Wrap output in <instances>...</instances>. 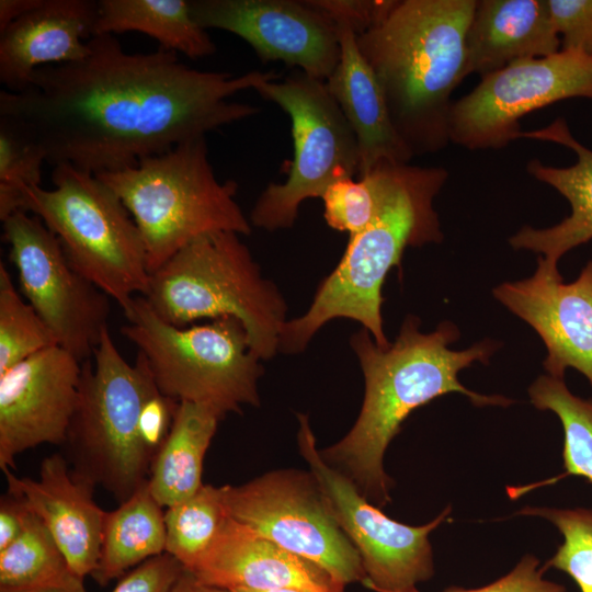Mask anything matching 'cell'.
I'll return each mask as SVG.
<instances>
[{
	"instance_id": "6da1fadb",
	"label": "cell",
	"mask_w": 592,
	"mask_h": 592,
	"mask_svg": "<svg viewBox=\"0 0 592 592\" xmlns=\"http://www.w3.org/2000/svg\"><path fill=\"white\" fill-rule=\"evenodd\" d=\"M88 46L78 61L34 70L24 90L0 91V117L31 137L46 162L93 174L258 114L230 98L278 79L274 71L197 70L161 48L126 53L113 34L94 35Z\"/></svg>"
},
{
	"instance_id": "7a4b0ae2",
	"label": "cell",
	"mask_w": 592,
	"mask_h": 592,
	"mask_svg": "<svg viewBox=\"0 0 592 592\" xmlns=\"http://www.w3.org/2000/svg\"><path fill=\"white\" fill-rule=\"evenodd\" d=\"M420 320L408 316L394 343L378 346L366 329L350 339L364 375L360 414L344 437L320 451L323 460L346 476L373 504L390 501L392 479L385 473L384 455L408 415L449 392H459L478 407L513 403L500 395H480L460 384L458 373L474 362L488 364L498 344L483 340L463 351L448 348L459 337L451 321L431 333L419 330Z\"/></svg>"
},
{
	"instance_id": "3957f363",
	"label": "cell",
	"mask_w": 592,
	"mask_h": 592,
	"mask_svg": "<svg viewBox=\"0 0 592 592\" xmlns=\"http://www.w3.org/2000/svg\"><path fill=\"white\" fill-rule=\"evenodd\" d=\"M476 0H397L356 35L384 94L391 123L413 156L451 141V95L467 77L466 34Z\"/></svg>"
},
{
	"instance_id": "277c9868",
	"label": "cell",
	"mask_w": 592,
	"mask_h": 592,
	"mask_svg": "<svg viewBox=\"0 0 592 592\" xmlns=\"http://www.w3.org/2000/svg\"><path fill=\"white\" fill-rule=\"evenodd\" d=\"M447 177L444 168L412 166L380 215L363 231L350 236L344 254L320 283L307 311L284 323L278 352L304 351L316 332L335 318L358 321L378 346L390 344L382 318L384 281L391 267L401 266L407 247L442 241L433 201Z\"/></svg>"
},
{
	"instance_id": "5b68a950",
	"label": "cell",
	"mask_w": 592,
	"mask_h": 592,
	"mask_svg": "<svg viewBox=\"0 0 592 592\" xmlns=\"http://www.w3.org/2000/svg\"><path fill=\"white\" fill-rule=\"evenodd\" d=\"M95 175L121 198L136 223L150 274L201 236L251 234L250 220L236 201L238 184L218 181L205 136Z\"/></svg>"
},
{
	"instance_id": "8992f818",
	"label": "cell",
	"mask_w": 592,
	"mask_h": 592,
	"mask_svg": "<svg viewBox=\"0 0 592 592\" xmlns=\"http://www.w3.org/2000/svg\"><path fill=\"white\" fill-rule=\"evenodd\" d=\"M166 322L187 327L200 319L232 317L246 328L252 352L270 360L287 305L277 286L264 278L239 235L201 236L150 274L144 296Z\"/></svg>"
},
{
	"instance_id": "52a82bcc",
	"label": "cell",
	"mask_w": 592,
	"mask_h": 592,
	"mask_svg": "<svg viewBox=\"0 0 592 592\" xmlns=\"http://www.w3.org/2000/svg\"><path fill=\"white\" fill-rule=\"evenodd\" d=\"M54 187H25L20 212L32 213L58 238L71 266L125 311L145 296L150 273L139 229L121 198L95 174L54 166Z\"/></svg>"
},
{
	"instance_id": "ba28073f",
	"label": "cell",
	"mask_w": 592,
	"mask_h": 592,
	"mask_svg": "<svg viewBox=\"0 0 592 592\" xmlns=\"http://www.w3.org/2000/svg\"><path fill=\"white\" fill-rule=\"evenodd\" d=\"M123 335L149 366L158 388L178 400L212 407L223 417L258 407L261 361L251 350L244 326L223 317L204 325L177 327L162 320L144 296L124 311Z\"/></svg>"
},
{
	"instance_id": "9c48e42d",
	"label": "cell",
	"mask_w": 592,
	"mask_h": 592,
	"mask_svg": "<svg viewBox=\"0 0 592 592\" xmlns=\"http://www.w3.org/2000/svg\"><path fill=\"white\" fill-rule=\"evenodd\" d=\"M93 357V364L82 362L78 406L62 445L76 476L122 503L149 477L139 419L155 379L141 353L134 365L124 360L109 329Z\"/></svg>"
},
{
	"instance_id": "30bf717a",
	"label": "cell",
	"mask_w": 592,
	"mask_h": 592,
	"mask_svg": "<svg viewBox=\"0 0 592 592\" xmlns=\"http://www.w3.org/2000/svg\"><path fill=\"white\" fill-rule=\"evenodd\" d=\"M254 91L288 115L294 152L284 164L285 182L269 183L249 220L269 231L291 228L304 201L321 198L335 181L358 175L357 140L322 80L296 70L283 81L261 83Z\"/></svg>"
},
{
	"instance_id": "8fae6325",
	"label": "cell",
	"mask_w": 592,
	"mask_h": 592,
	"mask_svg": "<svg viewBox=\"0 0 592 592\" xmlns=\"http://www.w3.org/2000/svg\"><path fill=\"white\" fill-rule=\"evenodd\" d=\"M221 489L226 512L234 521L317 563L344 585L364 581L361 557L310 470L270 471Z\"/></svg>"
},
{
	"instance_id": "7c38bea8",
	"label": "cell",
	"mask_w": 592,
	"mask_h": 592,
	"mask_svg": "<svg viewBox=\"0 0 592 592\" xmlns=\"http://www.w3.org/2000/svg\"><path fill=\"white\" fill-rule=\"evenodd\" d=\"M298 447L325 494L338 525L356 548L375 592H405L434 574L431 532L449 517L445 508L431 522L412 526L387 516L342 473L327 464L316 445L308 417L298 414Z\"/></svg>"
},
{
	"instance_id": "4fadbf2b",
	"label": "cell",
	"mask_w": 592,
	"mask_h": 592,
	"mask_svg": "<svg viewBox=\"0 0 592 592\" xmlns=\"http://www.w3.org/2000/svg\"><path fill=\"white\" fill-rule=\"evenodd\" d=\"M570 98L592 100V55L560 49L513 61L453 102L449 141L469 150L503 148L519 139L524 115Z\"/></svg>"
},
{
	"instance_id": "5bb4252c",
	"label": "cell",
	"mask_w": 592,
	"mask_h": 592,
	"mask_svg": "<svg viewBox=\"0 0 592 592\" xmlns=\"http://www.w3.org/2000/svg\"><path fill=\"white\" fill-rule=\"evenodd\" d=\"M2 224L21 292L60 348L81 363L90 360L109 329L110 297L71 266L37 216L15 212Z\"/></svg>"
},
{
	"instance_id": "9a60e30c",
	"label": "cell",
	"mask_w": 592,
	"mask_h": 592,
	"mask_svg": "<svg viewBox=\"0 0 592 592\" xmlns=\"http://www.w3.org/2000/svg\"><path fill=\"white\" fill-rule=\"evenodd\" d=\"M194 21L205 30L232 33L262 62L282 61L326 81L338 65L335 23L307 0H191Z\"/></svg>"
},
{
	"instance_id": "2e32d148",
	"label": "cell",
	"mask_w": 592,
	"mask_h": 592,
	"mask_svg": "<svg viewBox=\"0 0 592 592\" xmlns=\"http://www.w3.org/2000/svg\"><path fill=\"white\" fill-rule=\"evenodd\" d=\"M82 363L55 345L0 375V469L41 444L62 445L78 406Z\"/></svg>"
},
{
	"instance_id": "e0dca14e",
	"label": "cell",
	"mask_w": 592,
	"mask_h": 592,
	"mask_svg": "<svg viewBox=\"0 0 592 592\" xmlns=\"http://www.w3.org/2000/svg\"><path fill=\"white\" fill-rule=\"evenodd\" d=\"M493 296L538 333L547 348L543 365L549 376L563 378L572 367L592 385V260L566 284L558 269L538 259L533 276L500 284Z\"/></svg>"
},
{
	"instance_id": "ac0fdd59",
	"label": "cell",
	"mask_w": 592,
	"mask_h": 592,
	"mask_svg": "<svg viewBox=\"0 0 592 592\" xmlns=\"http://www.w3.org/2000/svg\"><path fill=\"white\" fill-rule=\"evenodd\" d=\"M8 492L22 498L49 531L71 571L84 579L96 569L106 511L94 501V486L76 476L59 453L43 459L37 479L2 471Z\"/></svg>"
},
{
	"instance_id": "d6986e66",
	"label": "cell",
	"mask_w": 592,
	"mask_h": 592,
	"mask_svg": "<svg viewBox=\"0 0 592 592\" xmlns=\"http://www.w3.org/2000/svg\"><path fill=\"white\" fill-rule=\"evenodd\" d=\"M192 572L203 582L225 590L344 592L345 588L317 563L282 548L229 516Z\"/></svg>"
},
{
	"instance_id": "ffe728a7",
	"label": "cell",
	"mask_w": 592,
	"mask_h": 592,
	"mask_svg": "<svg viewBox=\"0 0 592 592\" xmlns=\"http://www.w3.org/2000/svg\"><path fill=\"white\" fill-rule=\"evenodd\" d=\"M99 1L43 0L0 32V82L24 90L34 70L78 61L89 53Z\"/></svg>"
},
{
	"instance_id": "44dd1931",
	"label": "cell",
	"mask_w": 592,
	"mask_h": 592,
	"mask_svg": "<svg viewBox=\"0 0 592 592\" xmlns=\"http://www.w3.org/2000/svg\"><path fill=\"white\" fill-rule=\"evenodd\" d=\"M332 20L340 58L325 83L355 134L360 151L357 178L382 162L409 163L414 156L391 123L375 73L357 46V34L346 20Z\"/></svg>"
},
{
	"instance_id": "7402d4cb",
	"label": "cell",
	"mask_w": 592,
	"mask_h": 592,
	"mask_svg": "<svg viewBox=\"0 0 592 592\" xmlns=\"http://www.w3.org/2000/svg\"><path fill=\"white\" fill-rule=\"evenodd\" d=\"M519 138L554 143L571 149L577 157L567 168L546 166L538 159L527 162L526 171L558 191L569 202L571 213L549 228L524 226L509 239L515 250L540 253L538 259L547 267L558 269V260L566 252L592 239V150L573 137L562 117L546 127L521 132Z\"/></svg>"
},
{
	"instance_id": "603a6c76",
	"label": "cell",
	"mask_w": 592,
	"mask_h": 592,
	"mask_svg": "<svg viewBox=\"0 0 592 592\" xmlns=\"http://www.w3.org/2000/svg\"><path fill=\"white\" fill-rule=\"evenodd\" d=\"M560 49L547 0H480L466 34V73L483 77Z\"/></svg>"
},
{
	"instance_id": "cb8c5ba5",
	"label": "cell",
	"mask_w": 592,
	"mask_h": 592,
	"mask_svg": "<svg viewBox=\"0 0 592 592\" xmlns=\"http://www.w3.org/2000/svg\"><path fill=\"white\" fill-rule=\"evenodd\" d=\"M223 418L206 405L180 401L148 477L150 493L163 509L192 497L204 485V457Z\"/></svg>"
},
{
	"instance_id": "d4e9b609",
	"label": "cell",
	"mask_w": 592,
	"mask_h": 592,
	"mask_svg": "<svg viewBox=\"0 0 592 592\" xmlns=\"http://www.w3.org/2000/svg\"><path fill=\"white\" fill-rule=\"evenodd\" d=\"M164 551V511L150 493L147 480L117 509L106 512L92 577L100 585H106Z\"/></svg>"
},
{
	"instance_id": "484cf974",
	"label": "cell",
	"mask_w": 592,
	"mask_h": 592,
	"mask_svg": "<svg viewBox=\"0 0 592 592\" xmlns=\"http://www.w3.org/2000/svg\"><path fill=\"white\" fill-rule=\"evenodd\" d=\"M139 32L163 50L192 59L216 52V45L191 15L185 0H101L94 35ZM93 35V36H94Z\"/></svg>"
},
{
	"instance_id": "4316f807",
	"label": "cell",
	"mask_w": 592,
	"mask_h": 592,
	"mask_svg": "<svg viewBox=\"0 0 592 592\" xmlns=\"http://www.w3.org/2000/svg\"><path fill=\"white\" fill-rule=\"evenodd\" d=\"M412 166L382 162L366 174L332 183L323 193L329 227L356 235L367 228L405 184Z\"/></svg>"
},
{
	"instance_id": "83f0119b",
	"label": "cell",
	"mask_w": 592,
	"mask_h": 592,
	"mask_svg": "<svg viewBox=\"0 0 592 592\" xmlns=\"http://www.w3.org/2000/svg\"><path fill=\"white\" fill-rule=\"evenodd\" d=\"M73 577L54 537L30 510L21 534L0 550V591L57 584Z\"/></svg>"
},
{
	"instance_id": "f1b7e54d",
	"label": "cell",
	"mask_w": 592,
	"mask_h": 592,
	"mask_svg": "<svg viewBox=\"0 0 592 592\" xmlns=\"http://www.w3.org/2000/svg\"><path fill=\"white\" fill-rule=\"evenodd\" d=\"M227 519L221 487L203 485L192 497L166 509V553L192 571Z\"/></svg>"
},
{
	"instance_id": "f546056e",
	"label": "cell",
	"mask_w": 592,
	"mask_h": 592,
	"mask_svg": "<svg viewBox=\"0 0 592 592\" xmlns=\"http://www.w3.org/2000/svg\"><path fill=\"white\" fill-rule=\"evenodd\" d=\"M532 405L549 410L560 420L563 429L562 460L565 476H579L592 483V399L574 396L563 378L539 376L528 388Z\"/></svg>"
},
{
	"instance_id": "4dcf8cb0",
	"label": "cell",
	"mask_w": 592,
	"mask_h": 592,
	"mask_svg": "<svg viewBox=\"0 0 592 592\" xmlns=\"http://www.w3.org/2000/svg\"><path fill=\"white\" fill-rule=\"evenodd\" d=\"M58 345L30 303L18 293L11 275L0 262V375L27 357Z\"/></svg>"
},
{
	"instance_id": "1f68e13d",
	"label": "cell",
	"mask_w": 592,
	"mask_h": 592,
	"mask_svg": "<svg viewBox=\"0 0 592 592\" xmlns=\"http://www.w3.org/2000/svg\"><path fill=\"white\" fill-rule=\"evenodd\" d=\"M517 515L538 516L555 525L563 537L543 567L567 573L581 592H592V509L524 506Z\"/></svg>"
},
{
	"instance_id": "d6a6232c",
	"label": "cell",
	"mask_w": 592,
	"mask_h": 592,
	"mask_svg": "<svg viewBox=\"0 0 592 592\" xmlns=\"http://www.w3.org/2000/svg\"><path fill=\"white\" fill-rule=\"evenodd\" d=\"M43 151L21 128L0 117V219L20 212L25 187L41 186Z\"/></svg>"
},
{
	"instance_id": "836d02e7",
	"label": "cell",
	"mask_w": 592,
	"mask_h": 592,
	"mask_svg": "<svg viewBox=\"0 0 592 592\" xmlns=\"http://www.w3.org/2000/svg\"><path fill=\"white\" fill-rule=\"evenodd\" d=\"M180 401L164 395L156 382L149 387L141 406L139 436L144 454L151 464L166 442Z\"/></svg>"
},
{
	"instance_id": "e575fe53",
	"label": "cell",
	"mask_w": 592,
	"mask_h": 592,
	"mask_svg": "<svg viewBox=\"0 0 592 592\" xmlns=\"http://www.w3.org/2000/svg\"><path fill=\"white\" fill-rule=\"evenodd\" d=\"M561 49L592 55V0H547Z\"/></svg>"
},
{
	"instance_id": "d590c367",
	"label": "cell",
	"mask_w": 592,
	"mask_h": 592,
	"mask_svg": "<svg viewBox=\"0 0 592 592\" xmlns=\"http://www.w3.org/2000/svg\"><path fill=\"white\" fill-rule=\"evenodd\" d=\"M545 570L533 555H525L505 576L485 587L465 589L448 587L443 592H566L562 584L546 580ZM405 592H421L417 587Z\"/></svg>"
},
{
	"instance_id": "8d00e7d4",
	"label": "cell",
	"mask_w": 592,
	"mask_h": 592,
	"mask_svg": "<svg viewBox=\"0 0 592 592\" xmlns=\"http://www.w3.org/2000/svg\"><path fill=\"white\" fill-rule=\"evenodd\" d=\"M184 569L164 551L125 573L111 592H169Z\"/></svg>"
},
{
	"instance_id": "74e56055",
	"label": "cell",
	"mask_w": 592,
	"mask_h": 592,
	"mask_svg": "<svg viewBox=\"0 0 592 592\" xmlns=\"http://www.w3.org/2000/svg\"><path fill=\"white\" fill-rule=\"evenodd\" d=\"M329 18L346 20L356 34L383 21L397 0H307Z\"/></svg>"
},
{
	"instance_id": "f35d334b",
	"label": "cell",
	"mask_w": 592,
	"mask_h": 592,
	"mask_svg": "<svg viewBox=\"0 0 592 592\" xmlns=\"http://www.w3.org/2000/svg\"><path fill=\"white\" fill-rule=\"evenodd\" d=\"M30 509L25 501L7 492L0 500V550L8 547L21 534Z\"/></svg>"
},
{
	"instance_id": "ab89813d",
	"label": "cell",
	"mask_w": 592,
	"mask_h": 592,
	"mask_svg": "<svg viewBox=\"0 0 592 592\" xmlns=\"http://www.w3.org/2000/svg\"><path fill=\"white\" fill-rule=\"evenodd\" d=\"M43 0H0V32L12 22L35 9Z\"/></svg>"
},
{
	"instance_id": "60d3db41",
	"label": "cell",
	"mask_w": 592,
	"mask_h": 592,
	"mask_svg": "<svg viewBox=\"0 0 592 592\" xmlns=\"http://www.w3.org/2000/svg\"><path fill=\"white\" fill-rule=\"evenodd\" d=\"M169 592H229L228 590L207 584L192 571L184 569Z\"/></svg>"
},
{
	"instance_id": "b9f144b4",
	"label": "cell",
	"mask_w": 592,
	"mask_h": 592,
	"mask_svg": "<svg viewBox=\"0 0 592 592\" xmlns=\"http://www.w3.org/2000/svg\"><path fill=\"white\" fill-rule=\"evenodd\" d=\"M0 592H87L83 579L79 577H73L68 581L57 583V584H50V585H44L33 589H25V590H15V591H0Z\"/></svg>"
},
{
	"instance_id": "7bdbcfd3",
	"label": "cell",
	"mask_w": 592,
	"mask_h": 592,
	"mask_svg": "<svg viewBox=\"0 0 592 592\" xmlns=\"http://www.w3.org/2000/svg\"><path fill=\"white\" fill-rule=\"evenodd\" d=\"M229 592H298V591H295V590H288V589H283V590H267V591H258V590H248V589H231V590H228Z\"/></svg>"
}]
</instances>
